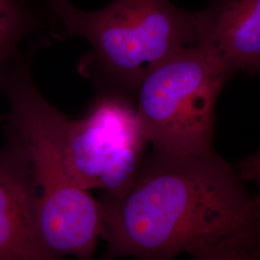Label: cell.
<instances>
[{"mask_svg":"<svg viewBox=\"0 0 260 260\" xmlns=\"http://www.w3.org/2000/svg\"><path fill=\"white\" fill-rule=\"evenodd\" d=\"M66 35L82 38L91 50L79 64L98 93L136 103L145 77L170 57L199 44L197 12L171 0H112L96 11H84L69 0H48Z\"/></svg>","mask_w":260,"mask_h":260,"instance_id":"cell-3","label":"cell"},{"mask_svg":"<svg viewBox=\"0 0 260 260\" xmlns=\"http://www.w3.org/2000/svg\"><path fill=\"white\" fill-rule=\"evenodd\" d=\"M36 189L23 140L7 124L0 149V260H60L39 233Z\"/></svg>","mask_w":260,"mask_h":260,"instance_id":"cell-6","label":"cell"},{"mask_svg":"<svg viewBox=\"0 0 260 260\" xmlns=\"http://www.w3.org/2000/svg\"><path fill=\"white\" fill-rule=\"evenodd\" d=\"M32 53L10 70L0 93L9 104L7 124L23 140L30 158L39 233L57 258L92 260L103 236L101 202L76 185L67 171L64 139L69 118L40 93L31 74Z\"/></svg>","mask_w":260,"mask_h":260,"instance_id":"cell-2","label":"cell"},{"mask_svg":"<svg viewBox=\"0 0 260 260\" xmlns=\"http://www.w3.org/2000/svg\"><path fill=\"white\" fill-rule=\"evenodd\" d=\"M46 16L28 0H0V86L10 70L26 55L27 39L45 27Z\"/></svg>","mask_w":260,"mask_h":260,"instance_id":"cell-8","label":"cell"},{"mask_svg":"<svg viewBox=\"0 0 260 260\" xmlns=\"http://www.w3.org/2000/svg\"><path fill=\"white\" fill-rule=\"evenodd\" d=\"M237 170L215 152L144 158L128 190L101 202L104 260H172L260 246V205Z\"/></svg>","mask_w":260,"mask_h":260,"instance_id":"cell-1","label":"cell"},{"mask_svg":"<svg viewBox=\"0 0 260 260\" xmlns=\"http://www.w3.org/2000/svg\"><path fill=\"white\" fill-rule=\"evenodd\" d=\"M233 75L201 43L152 70L140 85L136 109L153 150L172 156L213 153L215 107Z\"/></svg>","mask_w":260,"mask_h":260,"instance_id":"cell-4","label":"cell"},{"mask_svg":"<svg viewBox=\"0 0 260 260\" xmlns=\"http://www.w3.org/2000/svg\"><path fill=\"white\" fill-rule=\"evenodd\" d=\"M255 198H256V200H257V202H258V204L260 205V193L257 196H255Z\"/></svg>","mask_w":260,"mask_h":260,"instance_id":"cell-11","label":"cell"},{"mask_svg":"<svg viewBox=\"0 0 260 260\" xmlns=\"http://www.w3.org/2000/svg\"><path fill=\"white\" fill-rule=\"evenodd\" d=\"M236 170L244 181H251L260 186V151L243 159Z\"/></svg>","mask_w":260,"mask_h":260,"instance_id":"cell-10","label":"cell"},{"mask_svg":"<svg viewBox=\"0 0 260 260\" xmlns=\"http://www.w3.org/2000/svg\"><path fill=\"white\" fill-rule=\"evenodd\" d=\"M194 260H260V246H231L193 256Z\"/></svg>","mask_w":260,"mask_h":260,"instance_id":"cell-9","label":"cell"},{"mask_svg":"<svg viewBox=\"0 0 260 260\" xmlns=\"http://www.w3.org/2000/svg\"><path fill=\"white\" fill-rule=\"evenodd\" d=\"M148 145L135 102L98 93L85 118L68 121L66 168L81 189H100L118 198L133 183Z\"/></svg>","mask_w":260,"mask_h":260,"instance_id":"cell-5","label":"cell"},{"mask_svg":"<svg viewBox=\"0 0 260 260\" xmlns=\"http://www.w3.org/2000/svg\"><path fill=\"white\" fill-rule=\"evenodd\" d=\"M197 15L199 43L233 74L260 72V0H212Z\"/></svg>","mask_w":260,"mask_h":260,"instance_id":"cell-7","label":"cell"}]
</instances>
